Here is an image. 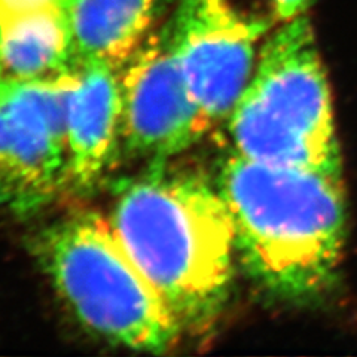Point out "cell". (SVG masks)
I'll return each instance as SVG.
<instances>
[{
	"label": "cell",
	"instance_id": "obj_8",
	"mask_svg": "<svg viewBox=\"0 0 357 357\" xmlns=\"http://www.w3.org/2000/svg\"><path fill=\"white\" fill-rule=\"evenodd\" d=\"M121 69L103 61L75 66L66 114L69 177L77 188L94 185L121 142Z\"/></svg>",
	"mask_w": 357,
	"mask_h": 357
},
{
	"label": "cell",
	"instance_id": "obj_9",
	"mask_svg": "<svg viewBox=\"0 0 357 357\" xmlns=\"http://www.w3.org/2000/svg\"><path fill=\"white\" fill-rule=\"evenodd\" d=\"M69 21L55 2H0V79H45L72 70Z\"/></svg>",
	"mask_w": 357,
	"mask_h": 357
},
{
	"label": "cell",
	"instance_id": "obj_11",
	"mask_svg": "<svg viewBox=\"0 0 357 357\" xmlns=\"http://www.w3.org/2000/svg\"><path fill=\"white\" fill-rule=\"evenodd\" d=\"M311 0H206L215 14L264 36L277 22L303 15Z\"/></svg>",
	"mask_w": 357,
	"mask_h": 357
},
{
	"label": "cell",
	"instance_id": "obj_4",
	"mask_svg": "<svg viewBox=\"0 0 357 357\" xmlns=\"http://www.w3.org/2000/svg\"><path fill=\"white\" fill-rule=\"evenodd\" d=\"M39 261L76 319L131 350L162 353L182 326L116 238L110 222L79 215L45 231Z\"/></svg>",
	"mask_w": 357,
	"mask_h": 357
},
{
	"label": "cell",
	"instance_id": "obj_2",
	"mask_svg": "<svg viewBox=\"0 0 357 357\" xmlns=\"http://www.w3.org/2000/svg\"><path fill=\"white\" fill-rule=\"evenodd\" d=\"M218 188L249 273L275 298L308 304L333 284L344 248L342 170L271 165L234 153Z\"/></svg>",
	"mask_w": 357,
	"mask_h": 357
},
{
	"label": "cell",
	"instance_id": "obj_5",
	"mask_svg": "<svg viewBox=\"0 0 357 357\" xmlns=\"http://www.w3.org/2000/svg\"><path fill=\"white\" fill-rule=\"evenodd\" d=\"M72 70L45 79H0V204L29 215L69 177L66 114Z\"/></svg>",
	"mask_w": 357,
	"mask_h": 357
},
{
	"label": "cell",
	"instance_id": "obj_10",
	"mask_svg": "<svg viewBox=\"0 0 357 357\" xmlns=\"http://www.w3.org/2000/svg\"><path fill=\"white\" fill-rule=\"evenodd\" d=\"M160 0H63L75 66L127 64L146 42Z\"/></svg>",
	"mask_w": 357,
	"mask_h": 357
},
{
	"label": "cell",
	"instance_id": "obj_1",
	"mask_svg": "<svg viewBox=\"0 0 357 357\" xmlns=\"http://www.w3.org/2000/svg\"><path fill=\"white\" fill-rule=\"evenodd\" d=\"M109 222L182 329L215 317L227 299L237 252L218 185L156 162V169L116 186Z\"/></svg>",
	"mask_w": 357,
	"mask_h": 357
},
{
	"label": "cell",
	"instance_id": "obj_12",
	"mask_svg": "<svg viewBox=\"0 0 357 357\" xmlns=\"http://www.w3.org/2000/svg\"><path fill=\"white\" fill-rule=\"evenodd\" d=\"M0 2H13V0H0ZM38 2H55L63 6V0H38Z\"/></svg>",
	"mask_w": 357,
	"mask_h": 357
},
{
	"label": "cell",
	"instance_id": "obj_7",
	"mask_svg": "<svg viewBox=\"0 0 357 357\" xmlns=\"http://www.w3.org/2000/svg\"><path fill=\"white\" fill-rule=\"evenodd\" d=\"M169 31L188 86L211 128L228 121L253 75L262 36L215 14L206 0H181Z\"/></svg>",
	"mask_w": 357,
	"mask_h": 357
},
{
	"label": "cell",
	"instance_id": "obj_3",
	"mask_svg": "<svg viewBox=\"0 0 357 357\" xmlns=\"http://www.w3.org/2000/svg\"><path fill=\"white\" fill-rule=\"evenodd\" d=\"M228 131L234 151L244 158L342 170L328 76L305 15L284 22L265 40Z\"/></svg>",
	"mask_w": 357,
	"mask_h": 357
},
{
	"label": "cell",
	"instance_id": "obj_6",
	"mask_svg": "<svg viewBox=\"0 0 357 357\" xmlns=\"http://www.w3.org/2000/svg\"><path fill=\"white\" fill-rule=\"evenodd\" d=\"M121 143L131 155L164 162L211 128L188 86L170 31L144 42L121 67Z\"/></svg>",
	"mask_w": 357,
	"mask_h": 357
}]
</instances>
